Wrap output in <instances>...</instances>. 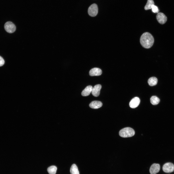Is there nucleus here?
<instances>
[{"label": "nucleus", "mask_w": 174, "mask_h": 174, "mask_svg": "<svg viewBox=\"0 0 174 174\" xmlns=\"http://www.w3.org/2000/svg\"><path fill=\"white\" fill-rule=\"evenodd\" d=\"M154 38L152 35L150 33L146 32L141 36L140 39V43L142 46L145 48H151L154 42Z\"/></svg>", "instance_id": "obj_1"}, {"label": "nucleus", "mask_w": 174, "mask_h": 174, "mask_svg": "<svg viewBox=\"0 0 174 174\" xmlns=\"http://www.w3.org/2000/svg\"><path fill=\"white\" fill-rule=\"evenodd\" d=\"M135 134L134 130L129 127H127L119 131L120 136L123 138L130 137L133 136Z\"/></svg>", "instance_id": "obj_2"}, {"label": "nucleus", "mask_w": 174, "mask_h": 174, "mask_svg": "<svg viewBox=\"0 0 174 174\" xmlns=\"http://www.w3.org/2000/svg\"><path fill=\"white\" fill-rule=\"evenodd\" d=\"M4 28L5 30L7 32L12 33L16 30V27L12 22L9 21L6 22L4 24Z\"/></svg>", "instance_id": "obj_3"}, {"label": "nucleus", "mask_w": 174, "mask_h": 174, "mask_svg": "<svg viewBox=\"0 0 174 174\" xmlns=\"http://www.w3.org/2000/svg\"><path fill=\"white\" fill-rule=\"evenodd\" d=\"M98 8L97 5L95 4L91 5L88 9V13L90 16L92 17L95 16L97 14Z\"/></svg>", "instance_id": "obj_4"}, {"label": "nucleus", "mask_w": 174, "mask_h": 174, "mask_svg": "<svg viewBox=\"0 0 174 174\" xmlns=\"http://www.w3.org/2000/svg\"><path fill=\"white\" fill-rule=\"evenodd\" d=\"M162 170L164 172L167 173H171L174 171V165L171 163H167L163 166Z\"/></svg>", "instance_id": "obj_5"}, {"label": "nucleus", "mask_w": 174, "mask_h": 174, "mask_svg": "<svg viewBox=\"0 0 174 174\" xmlns=\"http://www.w3.org/2000/svg\"><path fill=\"white\" fill-rule=\"evenodd\" d=\"M156 18L158 22L161 24H163L167 21L166 16L163 13H158L156 15Z\"/></svg>", "instance_id": "obj_6"}, {"label": "nucleus", "mask_w": 174, "mask_h": 174, "mask_svg": "<svg viewBox=\"0 0 174 174\" xmlns=\"http://www.w3.org/2000/svg\"><path fill=\"white\" fill-rule=\"evenodd\" d=\"M160 166L158 164L154 163L151 166L149 171L151 174H156L160 171Z\"/></svg>", "instance_id": "obj_7"}, {"label": "nucleus", "mask_w": 174, "mask_h": 174, "mask_svg": "<svg viewBox=\"0 0 174 174\" xmlns=\"http://www.w3.org/2000/svg\"><path fill=\"white\" fill-rule=\"evenodd\" d=\"M140 102V100L138 97H135L133 98L130 102V106L132 108H136L138 106Z\"/></svg>", "instance_id": "obj_8"}, {"label": "nucleus", "mask_w": 174, "mask_h": 174, "mask_svg": "<svg viewBox=\"0 0 174 174\" xmlns=\"http://www.w3.org/2000/svg\"><path fill=\"white\" fill-rule=\"evenodd\" d=\"M101 87L102 86L100 84L95 85L92 89L91 92L92 95L95 97L98 96L100 94Z\"/></svg>", "instance_id": "obj_9"}, {"label": "nucleus", "mask_w": 174, "mask_h": 174, "mask_svg": "<svg viewBox=\"0 0 174 174\" xmlns=\"http://www.w3.org/2000/svg\"><path fill=\"white\" fill-rule=\"evenodd\" d=\"M89 74L91 76H98L101 75L102 73L101 70L98 68H94L90 70Z\"/></svg>", "instance_id": "obj_10"}, {"label": "nucleus", "mask_w": 174, "mask_h": 174, "mask_svg": "<svg viewBox=\"0 0 174 174\" xmlns=\"http://www.w3.org/2000/svg\"><path fill=\"white\" fill-rule=\"evenodd\" d=\"M102 105L101 102L95 101H92L89 104V106L91 108L93 109H97L101 107Z\"/></svg>", "instance_id": "obj_11"}, {"label": "nucleus", "mask_w": 174, "mask_h": 174, "mask_svg": "<svg viewBox=\"0 0 174 174\" xmlns=\"http://www.w3.org/2000/svg\"><path fill=\"white\" fill-rule=\"evenodd\" d=\"M92 88L93 87L89 85L87 86L82 92V95L83 96L89 95L92 92Z\"/></svg>", "instance_id": "obj_12"}, {"label": "nucleus", "mask_w": 174, "mask_h": 174, "mask_svg": "<svg viewBox=\"0 0 174 174\" xmlns=\"http://www.w3.org/2000/svg\"><path fill=\"white\" fill-rule=\"evenodd\" d=\"M158 82L157 79L155 77L150 78L148 80V82L149 85L151 86H153L157 84Z\"/></svg>", "instance_id": "obj_13"}, {"label": "nucleus", "mask_w": 174, "mask_h": 174, "mask_svg": "<svg viewBox=\"0 0 174 174\" xmlns=\"http://www.w3.org/2000/svg\"><path fill=\"white\" fill-rule=\"evenodd\" d=\"M70 172L71 174H79L78 167L75 164H73L71 166Z\"/></svg>", "instance_id": "obj_14"}, {"label": "nucleus", "mask_w": 174, "mask_h": 174, "mask_svg": "<svg viewBox=\"0 0 174 174\" xmlns=\"http://www.w3.org/2000/svg\"><path fill=\"white\" fill-rule=\"evenodd\" d=\"M154 5V3L153 0H148L145 7V9L147 10L152 9Z\"/></svg>", "instance_id": "obj_15"}, {"label": "nucleus", "mask_w": 174, "mask_h": 174, "mask_svg": "<svg viewBox=\"0 0 174 174\" xmlns=\"http://www.w3.org/2000/svg\"><path fill=\"white\" fill-rule=\"evenodd\" d=\"M150 100L151 103L153 105L158 104L160 101V99L158 97L155 96H152Z\"/></svg>", "instance_id": "obj_16"}, {"label": "nucleus", "mask_w": 174, "mask_h": 174, "mask_svg": "<svg viewBox=\"0 0 174 174\" xmlns=\"http://www.w3.org/2000/svg\"><path fill=\"white\" fill-rule=\"evenodd\" d=\"M57 168L54 166H52L49 167L47 169L48 172L49 174H55Z\"/></svg>", "instance_id": "obj_17"}, {"label": "nucleus", "mask_w": 174, "mask_h": 174, "mask_svg": "<svg viewBox=\"0 0 174 174\" xmlns=\"http://www.w3.org/2000/svg\"><path fill=\"white\" fill-rule=\"evenodd\" d=\"M152 11L154 13H157L159 12V10L158 7L154 5L152 8Z\"/></svg>", "instance_id": "obj_18"}, {"label": "nucleus", "mask_w": 174, "mask_h": 174, "mask_svg": "<svg viewBox=\"0 0 174 174\" xmlns=\"http://www.w3.org/2000/svg\"><path fill=\"white\" fill-rule=\"evenodd\" d=\"M5 61L3 58L0 56V66H3L4 64Z\"/></svg>", "instance_id": "obj_19"}]
</instances>
